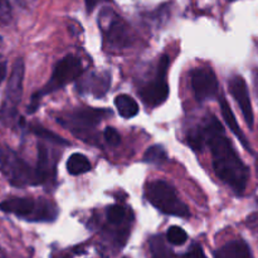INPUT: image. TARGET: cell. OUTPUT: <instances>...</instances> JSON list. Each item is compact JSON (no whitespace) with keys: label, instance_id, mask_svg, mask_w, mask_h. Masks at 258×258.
Returning a JSON list of instances; mask_svg holds the SVG:
<instances>
[{"label":"cell","instance_id":"obj_24","mask_svg":"<svg viewBox=\"0 0 258 258\" xmlns=\"http://www.w3.org/2000/svg\"><path fill=\"white\" fill-rule=\"evenodd\" d=\"M103 138L110 146H117L121 143V135L113 127H106L103 131Z\"/></svg>","mask_w":258,"mask_h":258},{"label":"cell","instance_id":"obj_17","mask_svg":"<svg viewBox=\"0 0 258 258\" xmlns=\"http://www.w3.org/2000/svg\"><path fill=\"white\" fill-rule=\"evenodd\" d=\"M106 219L110 226L128 229V212L123 206L113 204L108 207L106 211Z\"/></svg>","mask_w":258,"mask_h":258},{"label":"cell","instance_id":"obj_30","mask_svg":"<svg viewBox=\"0 0 258 258\" xmlns=\"http://www.w3.org/2000/svg\"><path fill=\"white\" fill-rule=\"evenodd\" d=\"M256 86H257V91H258V71L256 73Z\"/></svg>","mask_w":258,"mask_h":258},{"label":"cell","instance_id":"obj_2","mask_svg":"<svg viewBox=\"0 0 258 258\" xmlns=\"http://www.w3.org/2000/svg\"><path fill=\"white\" fill-rule=\"evenodd\" d=\"M0 211L29 222H53L58 217V208L44 198L13 197L0 203Z\"/></svg>","mask_w":258,"mask_h":258},{"label":"cell","instance_id":"obj_10","mask_svg":"<svg viewBox=\"0 0 258 258\" xmlns=\"http://www.w3.org/2000/svg\"><path fill=\"white\" fill-rule=\"evenodd\" d=\"M190 85L198 102L212 100L218 95V80L209 67H197L190 72Z\"/></svg>","mask_w":258,"mask_h":258},{"label":"cell","instance_id":"obj_27","mask_svg":"<svg viewBox=\"0 0 258 258\" xmlns=\"http://www.w3.org/2000/svg\"><path fill=\"white\" fill-rule=\"evenodd\" d=\"M7 71H8V64L7 62H0V83L4 81V78L7 77Z\"/></svg>","mask_w":258,"mask_h":258},{"label":"cell","instance_id":"obj_22","mask_svg":"<svg viewBox=\"0 0 258 258\" xmlns=\"http://www.w3.org/2000/svg\"><path fill=\"white\" fill-rule=\"evenodd\" d=\"M166 239L174 246H181L188 241V234L181 227L173 226L166 232Z\"/></svg>","mask_w":258,"mask_h":258},{"label":"cell","instance_id":"obj_19","mask_svg":"<svg viewBox=\"0 0 258 258\" xmlns=\"http://www.w3.org/2000/svg\"><path fill=\"white\" fill-rule=\"evenodd\" d=\"M29 128L35 136H38V138L42 139V140L48 141V143L54 144V145H70V141L63 139L62 136L57 135V134L53 133V131H49L48 128H45L44 126L40 125V123H30Z\"/></svg>","mask_w":258,"mask_h":258},{"label":"cell","instance_id":"obj_25","mask_svg":"<svg viewBox=\"0 0 258 258\" xmlns=\"http://www.w3.org/2000/svg\"><path fill=\"white\" fill-rule=\"evenodd\" d=\"M184 258H208V257L206 256V253H204L201 244L196 243L190 247V249H189L188 253L185 254V257Z\"/></svg>","mask_w":258,"mask_h":258},{"label":"cell","instance_id":"obj_13","mask_svg":"<svg viewBox=\"0 0 258 258\" xmlns=\"http://www.w3.org/2000/svg\"><path fill=\"white\" fill-rule=\"evenodd\" d=\"M35 169L39 176L40 185L55 179V160H53L49 150L43 143H38V160Z\"/></svg>","mask_w":258,"mask_h":258},{"label":"cell","instance_id":"obj_11","mask_svg":"<svg viewBox=\"0 0 258 258\" xmlns=\"http://www.w3.org/2000/svg\"><path fill=\"white\" fill-rule=\"evenodd\" d=\"M228 88L231 95L238 103L242 113H243L244 121L247 122L249 128H253L254 125V115L253 108H252L251 97H249L248 86L242 76H233L228 82Z\"/></svg>","mask_w":258,"mask_h":258},{"label":"cell","instance_id":"obj_9","mask_svg":"<svg viewBox=\"0 0 258 258\" xmlns=\"http://www.w3.org/2000/svg\"><path fill=\"white\" fill-rule=\"evenodd\" d=\"M168 67L169 57L163 55L160 58V62H159L156 77L154 78V81H151L139 90L140 98L148 107H158L168 100L169 93H170V88H169L168 81H166Z\"/></svg>","mask_w":258,"mask_h":258},{"label":"cell","instance_id":"obj_16","mask_svg":"<svg viewBox=\"0 0 258 258\" xmlns=\"http://www.w3.org/2000/svg\"><path fill=\"white\" fill-rule=\"evenodd\" d=\"M115 106L117 108L118 115L123 118L135 117L139 113V111H140L135 98H133L128 95H125V93L116 96Z\"/></svg>","mask_w":258,"mask_h":258},{"label":"cell","instance_id":"obj_23","mask_svg":"<svg viewBox=\"0 0 258 258\" xmlns=\"http://www.w3.org/2000/svg\"><path fill=\"white\" fill-rule=\"evenodd\" d=\"M12 20V7L9 0H0V27H5Z\"/></svg>","mask_w":258,"mask_h":258},{"label":"cell","instance_id":"obj_29","mask_svg":"<svg viewBox=\"0 0 258 258\" xmlns=\"http://www.w3.org/2000/svg\"><path fill=\"white\" fill-rule=\"evenodd\" d=\"M0 258H5V252L0 248Z\"/></svg>","mask_w":258,"mask_h":258},{"label":"cell","instance_id":"obj_15","mask_svg":"<svg viewBox=\"0 0 258 258\" xmlns=\"http://www.w3.org/2000/svg\"><path fill=\"white\" fill-rule=\"evenodd\" d=\"M214 258H253V254L246 242L236 239L217 249Z\"/></svg>","mask_w":258,"mask_h":258},{"label":"cell","instance_id":"obj_18","mask_svg":"<svg viewBox=\"0 0 258 258\" xmlns=\"http://www.w3.org/2000/svg\"><path fill=\"white\" fill-rule=\"evenodd\" d=\"M67 171L71 175H82L91 170V163L83 154L75 153L67 160Z\"/></svg>","mask_w":258,"mask_h":258},{"label":"cell","instance_id":"obj_8","mask_svg":"<svg viewBox=\"0 0 258 258\" xmlns=\"http://www.w3.org/2000/svg\"><path fill=\"white\" fill-rule=\"evenodd\" d=\"M83 71H85V68H83L82 60L77 55H66L64 58L58 60L57 64L54 66L52 76L48 80V82L39 91H37L34 95L42 98L43 96L48 95V93L55 92V91L60 90L64 86H67L68 83L73 82L75 80L80 78L82 76Z\"/></svg>","mask_w":258,"mask_h":258},{"label":"cell","instance_id":"obj_1","mask_svg":"<svg viewBox=\"0 0 258 258\" xmlns=\"http://www.w3.org/2000/svg\"><path fill=\"white\" fill-rule=\"evenodd\" d=\"M186 140L196 151H202L208 146L218 179L238 196L244 193L248 184L249 169L239 158L216 116L209 115L201 125L189 131Z\"/></svg>","mask_w":258,"mask_h":258},{"label":"cell","instance_id":"obj_5","mask_svg":"<svg viewBox=\"0 0 258 258\" xmlns=\"http://www.w3.org/2000/svg\"><path fill=\"white\" fill-rule=\"evenodd\" d=\"M98 24L102 30L103 43L111 52H118L133 45L134 34L130 27L112 9H102L98 15Z\"/></svg>","mask_w":258,"mask_h":258},{"label":"cell","instance_id":"obj_14","mask_svg":"<svg viewBox=\"0 0 258 258\" xmlns=\"http://www.w3.org/2000/svg\"><path fill=\"white\" fill-rule=\"evenodd\" d=\"M219 107H221L222 116H223L224 121H226V123L228 125V127L231 128L232 133H233L234 135L238 138V140L241 141L242 145L246 148V150L249 151V153H252L251 145H249V143H248V140H247L246 135L242 133L241 127H239L238 122H237V120H236V116H234L233 111H232L231 106H229L228 101L226 100L224 95L219 96Z\"/></svg>","mask_w":258,"mask_h":258},{"label":"cell","instance_id":"obj_20","mask_svg":"<svg viewBox=\"0 0 258 258\" xmlns=\"http://www.w3.org/2000/svg\"><path fill=\"white\" fill-rule=\"evenodd\" d=\"M151 258H174V252L166 246L165 239L161 236H153L149 239Z\"/></svg>","mask_w":258,"mask_h":258},{"label":"cell","instance_id":"obj_28","mask_svg":"<svg viewBox=\"0 0 258 258\" xmlns=\"http://www.w3.org/2000/svg\"><path fill=\"white\" fill-rule=\"evenodd\" d=\"M52 258H70V257L66 256V254H62V253H60V254H57V256H54V254H53Z\"/></svg>","mask_w":258,"mask_h":258},{"label":"cell","instance_id":"obj_3","mask_svg":"<svg viewBox=\"0 0 258 258\" xmlns=\"http://www.w3.org/2000/svg\"><path fill=\"white\" fill-rule=\"evenodd\" d=\"M0 171L15 188L40 185L37 169L30 166L9 146H0Z\"/></svg>","mask_w":258,"mask_h":258},{"label":"cell","instance_id":"obj_26","mask_svg":"<svg viewBox=\"0 0 258 258\" xmlns=\"http://www.w3.org/2000/svg\"><path fill=\"white\" fill-rule=\"evenodd\" d=\"M86 2V8H87V12L91 13L96 7H97L100 3L103 2H110V0H85Z\"/></svg>","mask_w":258,"mask_h":258},{"label":"cell","instance_id":"obj_6","mask_svg":"<svg viewBox=\"0 0 258 258\" xmlns=\"http://www.w3.org/2000/svg\"><path fill=\"white\" fill-rule=\"evenodd\" d=\"M146 199L149 203L164 214L168 216L181 217V218H189L190 211L180 201L176 194L175 189L169 183L164 180H155L148 184L145 190Z\"/></svg>","mask_w":258,"mask_h":258},{"label":"cell","instance_id":"obj_12","mask_svg":"<svg viewBox=\"0 0 258 258\" xmlns=\"http://www.w3.org/2000/svg\"><path fill=\"white\" fill-rule=\"evenodd\" d=\"M111 86V75L107 72H91L86 77L80 78L77 90L82 95H91L101 98L108 92Z\"/></svg>","mask_w":258,"mask_h":258},{"label":"cell","instance_id":"obj_21","mask_svg":"<svg viewBox=\"0 0 258 258\" xmlns=\"http://www.w3.org/2000/svg\"><path fill=\"white\" fill-rule=\"evenodd\" d=\"M143 160L153 165H163L168 161V154L161 145H153L145 151Z\"/></svg>","mask_w":258,"mask_h":258},{"label":"cell","instance_id":"obj_4","mask_svg":"<svg viewBox=\"0 0 258 258\" xmlns=\"http://www.w3.org/2000/svg\"><path fill=\"white\" fill-rule=\"evenodd\" d=\"M25 64L22 58H18L14 62L5 88L0 107V121L7 127H13L18 122V108L23 96V82H24Z\"/></svg>","mask_w":258,"mask_h":258},{"label":"cell","instance_id":"obj_7","mask_svg":"<svg viewBox=\"0 0 258 258\" xmlns=\"http://www.w3.org/2000/svg\"><path fill=\"white\" fill-rule=\"evenodd\" d=\"M110 116H112V111L108 108L83 107L59 116L57 122L70 130L73 135L86 140L90 138V131Z\"/></svg>","mask_w":258,"mask_h":258}]
</instances>
